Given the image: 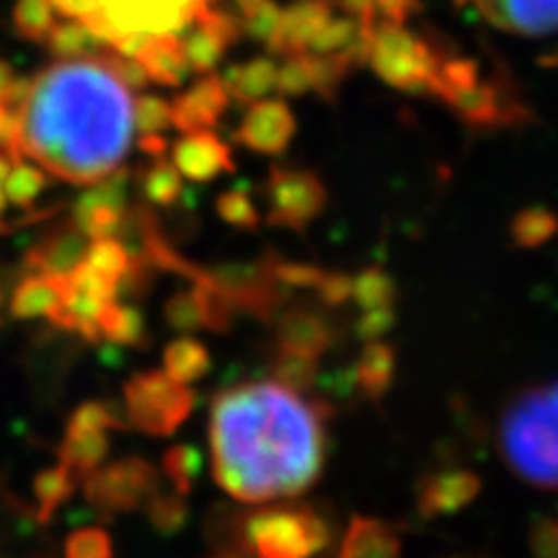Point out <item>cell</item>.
I'll return each mask as SVG.
<instances>
[{"instance_id":"cell-1","label":"cell","mask_w":558,"mask_h":558,"mask_svg":"<svg viewBox=\"0 0 558 558\" xmlns=\"http://www.w3.org/2000/svg\"><path fill=\"white\" fill-rule=\"evenodd\" d=\"M324 401H305L277 380L220 390L209 407L213 476L243 505L298 499L326 465Z\"/></svg>"},{"instance_id":"cell-2","label":"cell","mask_w":558,"mask_h":558,"mask_svg":"<svg viewBox=\"0 0 558 558\" xmlns=\"http://www.w3.org/2000/svg\"><path fill=\"white\" fill-rule=\"evenodd\" d=\"M19 148L52 177L90 186L122 169L135 137V96L96 54L58 60L26 81Z\"/></svg>"},{"instance_id":"cell-3","label":"cell","mask_w":558,"mask_h":558,"mask_svg":"<svg viewBox=\"0 0 558 558\" xmlns=\"http://www.w3.org/2000/svg\"><path fill=\"white\" fill-rule=\"evenodd\" d=\"M499 450L514 476L558 488V380L509 403L499 422Z\"/></svg>"},{"instance_id":"cell-4","label":"cell","mask_w":558,"mask_h":558,"mask_svg":"<svg viewBox=\"0 0 558 558\" xmlns=\"http://www.w3.org/2000/svg\"><path fill=\"white\" fill-rule=\"evenodd\" d=\"M233 538L248 558H316L329 548L331 525L311 505H275L241 514Z\"/></svg>"},{"instance_id":"cell-5","label":"cell","mask_w":558,"mask_h":558,"mask_svg":"<svg viewBox=\"0 0 558 558\" xmlns=\"http://www.w3.org/2000/svg\"><path fill=\"white\" fill-rule=\"evenodd\" d=\"M207 5L209 0H90L83 24L104 47H114L132 34H181Z\"/></svg>"},{"instance_id":"cell-6","label":"cell","mask_w":558,"mask_h":558,"mask_svg":"<svg viewBox=\"0 0 558 558\" xmlns=\"http://www.w3.org/2000/svg\"><path fill=\"white\" fill-rule=\"evenodd\" d=\"M367 62L388 86L407 94H429L439 58L435 47L411 34L403 24H378Z\"/></svg>"},{"instance_id":"cell-7","label":"cell","mask_w":558,"mask_h":558,"mask_svg":"<svg viewBox=\"0 0 558 558\" xmlns=\"http://www.w3.org/2000/svg\"><path fill=\"white\" fill-rule=\"evenodd\" d=\"M128 424L150 437H169L186 422L194 409L190 386H181L166 373L148 369L132 375L124 386Z\"/></svg>"},{"instance_id":"cell-8","label":"cell","mask_w":558,"mask_h":558,"mask_svg":"<svg viewBox=\"0 0 558 558\" xmlns=\"http://www.w3.org/2000/svg\"><path fill=\"white\" fill-rule=\"evenodd\" d=\"M264 197L269 202L267 220L271 226L290 230H305L329 205L324 179L298 166H275L264 186Z\"/></svg>"},{"instance_id":"cell-9","label":"cell","mask_w":558,"mask_h":558,"mask_svg":"<svg viewBox=\"0 0 558 558\" xmlns=\"http://www.w3.org/2000/svg\"><path fill=\"white\" fill-rule=\"evenodd\" d=\"M156 488L158 473L143 458H124L107 469H96L88 473L86 484H83L88 505L107 514L135 512Z\"/></svg>"},{"instance_id":"cell-10","label":"cell","mask_w":558,"mask_h":558,"mask_svg":"<svg viewBox=\"0 0 558 558\" xmlns=\"http://www.w3.org/2000/svg\"><path fill=\"white\" fill-rule=\"evenodd\" d=\"M128 171L117 169L90 184L73 207V222L94 239H107L128 228Z\"/></svg>"},{"instance_id":"cell-11","label":"cell","mask_w":558,"mask_h":558,"mask_svg":"<svg viewBox=\"0 0 558 558\" xmlns=\"http://www.w3.org/2000/svg\"><path fill=\"white\" fill-rule=\"evenodd\" d=\"M241 37V24L230 13L207 5L197 19L184 29L181 41V52L190 62L192 73H213L230 47Z\"/></svg>"},{"instance_id":"cell-12","label":"cell","mask_w":558,"mask_h":558,"mask_svg":"<svg viewBox=\"0 0 558 558\" xmlns=\"http://www.w3.org/2000/svg\"><path fill=\"white\" fill-rule=\"evenodd\" d=\"M295 111L282 99H262L251 104L235 130V143L259 156H279L295 137Z\"/></svg>"},{"instance_id":"cell-13","label":"cell","mask_w":558,"mask_h":558,"mask_svg":"<svg viewBox=\"0 0 558 558\" xmlns=\"http://www.w3.org/2000/svg\"><path fill=\"white\" fill-rule=\"evenodd\" d=\"M235 313L239 311L220 292L192 282L190 290L173 292L169 298L163 308V318L173 331L209 329L215 333H226L233 326Z\"/></svg>"},{"instance_id":"cell-14","label":"cell","mask_w":558,"mask_h":558,"mask_svg":"<svg viewBox=\"0 0 558 558\" xmlns=\"http://www.w3.org/2000/svg\"><path fill=\"white\" fill-rule=\"evenodd\" d=\"M478 494L481 476L469 469L429 473L416 486V512L424 520L448 518L476 501Z\"/></svg>"},{"instance_id":"cell-15","label":"cell","mask_w":558,"mask_h":558,"mask_svg":"<svg viewBox=\"0 0 558 558\" xmlns=\"http://www.w3.org/2000/svg\"><path fill=\"white\" fill-rule=\"evenodd\" d=\"M230 104L222 75L202 73L184 94L171 101V128L179 132L213 130L222 120Z\"/></svg>"},{"instance_id":"cell-16","label":"cell","mask_w":558,"mask_h":558,"mask_svg":"<svg viewBox=\"0 0 558 558\" xmlns=\"http://www.w3.org/2000/svg\"><path fill=\"white\" fill-rule=\"evenodd\" d=\"M173 166L194 184H207L235 169L230 145L209 130L184 132V137L173 145Z\"/></svg>"},{"instance_id":"cell-17","label":"cell","mask_w":558,"mask_h":558,"mask_svg":"<svg viewBox=\"0 0 558 558\" xmlns=\"http://www.w3.org/2000/svg\"><path fill=\"white\" fill-rule=\"evenodd\" d=\"M488 24L520 37H546L558 32V0H478Z\"/></svg>"},{"instance_id":"cell-18","label":"cell","mask_w":558,"mask_h":558,"mask_svg":"<svg viewBox=\"0 0 558 558\" xmlns=\"http://www.w3.org/2000/svg\"><path fill=\"white\" fill-rule=\"evenodd\" d=\"M333 339H337V331H333L331 320L308 305L284 308L275 316V341L277 349H284V352L308 354V357L320 360L331 349Z\"/></svg>"},{"instance_id":"cell-19","label":"cell","mask_w":558,"mask_h":558,"mask_svg":"<svg viewBox=\"0 0 558 558\" xmlns=\"http://www.w3.org/2000/svg\"><path fill=\"white\" fill-rule=\"evenodd\" d=\"M88 243V235L70 220L62 228L52 230L50 235H45L39 246H34L29 254H26L24 264L32 271H41V275L68 277L70 271L86 262Z\"/></svg>"},{"instance_id":"cell-20","label":"cell","mask_w":558,"mask_h":558,"mask_svg":"<svg viewBox=\"0 0 558 558\" xmlns=\"http://www.w3.org/2000/svg\"><path fill=\"white\" fill-rule=\"evenodd\" d=\"M333 11H337L333 0H295L288 9H282V29H279L275 54L308 50L316 34L333 16Z\"/></svg>"},{"instance_id":"cell-21","label":"cell","mask_w":558,"mask_h":558,"mask_svg":"<svg viewBox=\"0 0 558 558\" xmlns=\"http://www.w3.org/2000/svg\"><path fill=\"white\" fill-rule=\"evenodd\" d=\"M401 535L390 522L354 514L341 538L337 558H401Z\"/></svg>"},{"instance_id":"cell-22","label":"cell","mask_w":558,"mask_h":558,"mask_svg":"<svg viewBox=\"0 0 558 558\" xmlns=\"http://www.w3.org/2000/svg\"><path fill=\"white\" fill-rule=\"evenodd\" d=\"M65 277H50L41 271H32L13 288L9 298V313L16 320L50 318L60 308L65 295Z\"/></svg>"},{"instance_id":"cell-23","label":"cell","mask_w":558,"mask_h":558,"mask_svg":"<svg viewBox=\"0 0 558 558\" xmlns=\"http://www.w3.org/2000/svg\"><path fill=\"white\" fill-rule=\"evenodd\" d=\"M456 114L471 128H499V124H514L518 122L520 107L514 104H505L499 99V90L492 83L478 81L463 94H458L450 101Z\"/></svg>"},{"instance_id":"cell-24","label":"cell","mask_w":558,"mask_h":558,"mask_svg":"<svg viewBox=\"0 0 558 558\" xmlns=\"http://www.w3.org/2000/svg\"><path fill=\"white\" fill-rule=\"evenodd\" d=\"M222 83H226L230 101L251 107V104L269 99L271 90H277V62L271 58H254L230 65L222 75Z\"/></svg>"},{"instance_id":"cell-25","label":"cell","mask_w":558,"mask_h":558,"mask_svg":"<svg viewBox=\"0 0 558 558\" xmlns=\"http://www.w3.org/2000/svg\"><path fill=\"white\" fill-rule=\"evenodd\" d=\"M396 378V349L386 341H367L362 349L357 367H354V383L360 393L369 401H380L393 386Z\"/></svg>"},{"instance_id":"cell-26","label":"cell","mask_w":558,"mask_h":558,"mask_svg":"<svg viewBox=\"0 0 558 558\" xmlns=\"http://www.w3.org/2000/svg\"><path fill=\"white\" fill-rule=\"evenodd\" d=\"M140 62H143L150 83H158V86L177 88L181 83H186V78L192 75L190 62H186L184 52H181L179 34H160V37H153L150 47L145 50Z\"/></svg>"},{"instance_id":"cell-27","label":"cell","mask_w":558,"mask_h":558,"mask_svg":"<svg viewBox=\"0 0 558 558\" xmlns=\"http://www.w3.org/2000/svg\"><path fill=\"white\" fill-rule=\"evenodd\" d=\"M209 365H213V360H209L207 347L192 337L173 339L163 349V373L181 386L205 378Z\"/></svg>"},{"instance_id":"cell-28","label":"cell","mask_w":558,"mask_h":558,"mask_svg":"<svg viewBox=\"0 0 558 558\" xmlns=\"http://www.w3.org/2000/svg\"><path fill=\"white\" fill-rule=\"evenodd\" d=\"M99 339H107L111 344L120 347H145L148 337H145V318L143 313L132 305H122L117 300L107 303L99 313Z\"/></svg>"},{"instance_id":"cell-29","label":"cell","mask_w":558,"mask_h":558,"mask_svg":"<svg viewBox=\"0 0 558 558\" xmlns=\"http://www.w3.org/2000/svg\"><path fill=\"white\" fill-rule=\"evenodd\" d=\"M109 456V432H83L65 435L60 445V463L68 465L75 476L94 473Z\"/></svg>"},{"instance_id":"cell-30","label":"cell","mask_w":558,"mask_h":558,"mask_svg":"<svg viewBox=\"0 0 558 558\" xmlns=\"http://www.w3.org/2000/svg\"><path fill=\"white\" fill-rule=\"evenodd\" d=\"M75 492V473L68 465H52L37 473L34 478V499H37V520L47 525L54 518V512L73 497Z\"/></svg>"},{"instance_id":"cell-31","label":"cell","mask_w":558,"mask_h":558,"mask_svg":"<svg viewBox=\"0 0 558 558\" xmlns=\"http://www.w3.org/2000/svg\"><path fill=\"white\" fill-rule=\"evenodd\" d=\"M558 233V215L554 209L533 205L520 209L509 222V239L518 248L533 251L546 246L550 239H556Z\"/></svg>"},{"instance_id":"cell-32","label":"cell","mask_w":558,"mask_h":558,"mask_svg":"<svg viewBox=\"0 0 558 558\" xmlns=\"http://www.w3.org/2000/svg\"><path fill=\"white\" fill-rule=\"evenodd\" d=\"M45 45L58 60H75V58H88V54H94L99 47H104V41L99 37H94L86 24H81V21L75 19H68L52 26L50 34H47Z\"/></svg>"},{"instance_id":"cell-33","label":"cell","mask_w":558,"mask_h":558,"mask_svg":"<svg viewBox=\"0 0 558 558\" xmlns=\"http://www.w3.org/2000/svg\"><path fill=\"white\" fill-rule=\"evenodd\" d=\"M143 197L153 207H173L184 194V184H181V173L171 160L153 158V166L143 173L140 181Z\"/></svg>"},{"instance_id":"cell-34","label":"cell","mask_w":558,"mask_h":558,"mask_svg":"<svg viewBox=\"0 0 558 558\" xmlns=\"http://www.w3.org/2000/svg\"><path fill=\"white\" fill-rule=\"evenodd\" d=\"M269 373H271V380H277L279 386L295 390V393H305V390L316 386L318 360L308 357V354L277 349V354L271 357Z\"/></svg>"},{"instance_id":"cell-35","label":"cell","mask_w":558,"mask_h":558,"mask_svg":"<svg viewBox=\"0 0 558 558\" xmlns=\"http://www.w3.org/2000/svg\"><path fill=\"white\" fill-rule=\"evenodd\" d=\"M352 300L360 311L396 305V282L383 267H365L352 282Z\"/></svg>"},{"instance_id":"cell-36","label":"cell","mask_w":558,"mask_h":558,"mask_svg":"<svg viewBox=\"0 0 558 558\" xmlns=\"http://www.w3.org/2000/svg\"><path fill=\"white\" fill-rule=\"evenodd\" d=\"M86 264L90 269L101 271L104 277L114 279L122 290L124 277L130 275L132 256L128 246H122V241L117 239V235H107V239H94L88 243Z\"/></svg>"},{"instance_id":"cell-37","label":"cell","mask_w":558,"mask_h":558,"mask_svg":"<svg viewBox=\"0 0 558 558\" xmlns=\"http://www.w3.org/2000/svg\"><path fill=\"white\" fill-rule=\"evenodd\" d=\"M160 465H163V473L166 478L171 481L173 492L190 497L194 484H197V478L202 476L205 460H202L199 450L192 448V445H173V448L163 452Z\"/></svg>"},{"instance_id":"cell-38","label":"cell","mask_w":558,"mask_h":558,"mask_svg":"<svg viewBox=\"0 0 558 558\" xmlns=\"http://www.w3.org/2000/svg\"><path fill=\"white\" fill-rule=\"evenodd\" d=\"M145 507H148V520L150 525L158 530L160 535H166V538H171V535H177L184 530L186 520H190V507H186V497L184 494L173 492V494H163V492H153L148 501H145Z\"/></svg>"},{"instance_id":"cell-39","label":"cell","mask_w":558,"mask_h":558,"mask_svg":"<svg viewBox=\"0 0 558 558\" xmlns=\"http://www.w3.org/2000/svg\"><path fill=\"white\" fill-rule=\"evenodd\" d=\"M47 190V171L37 169V166L26 163H13L9 177L3 181L5 199L11 202L13 207L32 209L34 202L41 197V192Z\"/></svg>"},{"instance_id":"cell-40","label":"cell","mask_w":558,"mask_h":558,"mask_svg":"<svg viewBox=\"0 0 558 558\" xmlns=\"http://www.w3.org/2000/svg\"><path fill=\"white\" fill-rule=\"evenodd\" d=\"M52 0H19L13 9V26L24 39L45 41L54 26Z\"/></svg>"},{"instance_id":"cell-41","label":"cell","mask_w":558,"mask_h":558,"mask_svg":"<svg viewBox=\"0 0 558 558\" xmlns=\"http://www.w3.org/2000/svg\"><path fill=\"white\" fill-rule=\"evenodd\" d=\"M220 220L239 230H256L262 226L259 207L248 197L246 190H228L222 192L218 202H215Z\"/></svg>"},{"instance_id":"cell-42","label":"cell","mask_w":558,"mask_h":558,"mask_svg":"<svg viewBox=\"0 0 558 558\" xmlns=\"http://www.w3.org/2000/svg\"><path fill=\"white\" fill-rule=\"evenodd\" d=\"M124 424L128 422H122L109 403L86 401V403H81L73 414H70L65 435H83V432H109V429H120V427H124Z\"/></svg>"},{"instance_id":"cell-43","label":"cell","mask_w":558,"mask_h":558,"mask_svg":"<svg viewBox=\"0 0 558 558\" xmlns=\"http://www.w3.org/2000/svg\"><path fill=\"white\" fill-rule=\"evenodd\" d=\"M241 26L251 39L262 41V45L269 47V52H275L279 29H282V9H279L275 0H264L259 9L243 16Z\"/></svg>"},{"instance_id":"cell-44","label":"cell","mask_w":558,"mask_h":558,"mask_svg":"<svg viewBox=\"0 0 558 558\" xmlns=\"http://www.w3.org/2000/svg\"><path fill=\"white\" fill-rule=\"evenodd\" d=\"M65 558H114V543L104 527H81L68 535Z\"/></svg>"},{"instance_id":"cell-45","label":"cell","mask_w":558,"mask_h":558,"mask_svg":"<svg viewBox=\"0 0 558 558\" xmlns=\"http://www.w3.org/2000/svg\"><path fill=\"white\" fill-rule=\"evenodd\" d=\"M277 90L282 96H303L313 90L311 62L305 52L284 54L282 65H277Z\"/></svg>"},{"instance_id":"cell-46","label":"cell","mask_w":558,"mask_h":558,"mask_svg":"<svg viewBox=\"0 0 558 558\" xmlns=\"http://www.w3.org/2000/svg\"><path fill=\"white\" fill-rule=\"evenodd\" d=\"M171 128V101L160 96H140L135 99V130L143 135H163Z\"/></svg>"},{"instance_id":"cell-47","label":"cell","mask_w":558,"mask_h":558,"mask_svg":"<svg viewBox=\"0 0 558 558\" xmlns=\"http://www.w3.org/2000/svg\"><path fill=\"white\" fill-rule=\"evenodd\" d=\"M65 279H68L70 288L86 292V295L101 300V303H111V300L120 298V292H122L120 284H117L114 279L104 277L101 271L90 269L86 262H83L81 267H75L73 271H70Z\"/></svg>"},{"instance_id":"cell-48","label":"cell","mask_w":558,"mask_h":558,"mask_svg":"<svg viewBox=\"0 0 558 558\" xmlns=\"http://www.w3.org/2000/svg\"><path fill=\"white\" fill-rule=\"evenodd\" d=\"M326 269L308 262H284L275 256V277L288 290H316L324 279Z\"/></svg>"},{"instance_id":"cell-49","label":"cell","mask_w":558,"mask_h":558,"mask_svg":"<svg viewBox=\"0 0 558 558\" xmlns=\"http://www.w3.org/2000/svg\"><path fill=\"white\" fill-rule=\"evenodd\" d=\"M396 326V308H375V311H362V316L354 324V331H357V339L378 341L386 337V333Z\"/></svg>"},{"instance_id":"cell-50","label":"cell","mask_w":558,"mask_h":558,"mask_svg":"<svg viewBox=\"0 0 558 558\" xmlns=\"http://www.w3.org/2000/svg\"><path fill=\"white\" fill-rule=\"evenodd\" d=\"M530 550L535 558H558V518H538L533 522Z\"/></svg>"},{"instance_id":"cell-51","label":"cell","mask_w":558,"mask_h":558,"mask_svg":"<svg viewBox=\"0 0 558 558\" xmlns=\"http://www.w3.org/2000/svg\"><path fill=\"white\" fill-rule=\"evenodd\" d=\"M352 282L354 277L344 275V271H326L316 292L329 308H339V305H344L352 300Z\"/></svg>"},{"instance_id":"cell-52","label":"cell","mask_w":558,"mask_h":558,"mask_svg":"<svg viewBox=\"0 0 558 558\" xmlns=\"http://www.w3.org/2000/svg\"><path fill=\"white\" fill-rule=\"evenodd\" d=\"M380 24H407L409 16L418 11V0H375Z\"/></svg>"},{"instance_id":"cell-53","label":"cell","mask_w":558,"mask_h":558,"mask_svg":"<svg viewBox=\"0 0 558 558\" xmlns=\"http://www.w3.org/2000/svg\"><path fill=\"white\" fill-rule=\"evenodd\" d=\"M26 81L16 78L13 68L5 60H0V104L5 107H19V101L24 99Z\"/></svg>"},{"instance_id":"cell-54","label":"cell","mask_w":558,"mask_h":558,"mask_svg":"<svg viewBox=\"0 0 558 558\" xmlns=\"http://www.w3.org/2000/svg\"><path fill=\"white\" fill-rule=\"evenodd\" d=\"M341 9L347 11V16L362 21V24L378 26V11H375V0H339Z\"/></svg>"},{"instance_id":"cell-55","label":"cell","mask_w":558,"mask_h":558,"mask_svg":"<svg viewBox=\"0 0 558 558\" xmlns=\"http://www.w3.org/2000/svg\"><path fill=\"white\" fill-rule=\"evenodd\" d=\"M140 150L150 158H163L166 150H169V140L163 135H143L140 137Z\"/></svg>"},{"instance_id":"cell-56","label":"cell","mask_w":558,"mask_h":558,"mask_svg":"<svg viewBox=\"0 0 558 558\" xmlns=\"http://www.w3.org/2000/svg\"><path fill=\"white\" fill-rule=\"evenodd\" d=\"M262 3H264V0H235V5H239L241 16H246V13H251L254 9H259Z\"/></svg>"},{"instance_id":"cell-57","label":"cell","mask_w":558,"mask_h":558,"mask_svg":"<svg viewBox=\"0 0 558 558\" xmlns=\"http://www.w3.org/2000/svg\"><path fill=\"white\" fill-rule=\"evenodd\" d=\"M5 192H3V184H0V220H3V213H5Z\"/></svg>"},{"instance_id":"cell-58","label":"cell","mask_w":558,"mask_h":558,"mask_svg":"<svg viewBox=\"0 0 558 558\" xmlns=\"http://www.w3.org/2000/svg\"><path fill=\"white\" fill-rule=\"evenodd\" d=\"M543 62H546V65H556L558 68V47L554 50V54H550V58H546Z\"/></svg>"},{"instance_id":"cell-59","label":"cell","mask_w":558,"mask_h":558,"mask_svg":"<svg viewBox=\"0 0 558 558\" xmlns=\"http://www.w3.org/2000/svg\"><path fill=\"white\" fill-rule=\"evenodd\" d=\"M456 3H460V5H465V3H478V0H456Z\"/></svg>"}]
</instances>
